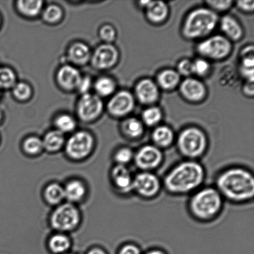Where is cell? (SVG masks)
I'll return each mask as SVG.
<instances>
[{
	"label": "cell",
	"mask_w": 254,
	"mask_h": 254,
	"mask_svg": "<svg viewBox=\"0 0 254 254\" xmlns=\"http://www.w3.org/2000/svg\"><path fill=\"white\" fill-rule=\"evenodd\" d=\"M94 88L98 96L107 97L114 93L116 88L115 81L108 77H101L94 83Z\"/></svg>",
	"instance_id": "obj_28"
},
{
	"label": "cell",
	"mask_w": 254,
	"mask_h": 254,
	"mask_svg": "<svg viewBox=\"0 0 254 254\" xmlns=\"http://www.w3.org/2000/svg\"><path fill=\"white\" fill-rule=\"evenodd\" d=\"M12 94L17 100L24 101L28 100L32 95V88L29 84L16 83L12 88Z\"/></svg>",
	"instance_id": "obj_35"
},
{
	"label": "cell",
	"mask_w": 254,
	"mask_h": 254,
	"mask_svg": "<svg viewBox=\"0 0 254 254\" xmlns=\"http://www.w3.org/2000/svg\"><path fill=\"white\" fill-rule=\"evenodd\" d=\"M141 250L138 246L134 244L129 243L124 245L121 248L119 254H141Z\"/></svg>",
	"instance_id": "obj_43"
},
{
	"label": "cell",
	"mask_w": 254,
	"mask_h": 254,
	"mask_svg": "<svg viewBox=\"0 0 254 254\" xmlns=\"http://www.w3.org/2000/svg\"><path fill=\"white\" fill-rule=\"evenodd\" d=\"M215 188L224 200L238 204L250 202L254 196V174L244 167H230L216 176Z\"/></svg>",
	"instance_id": "obj_1"
},
{
	"label": "cell",
	"mask_w": 254,
	"mask_h": 254,
	"mask_svg": "<svg viewBox=\"0 0 254 254\" xmlns=\"http://www.w3.org/2000/svg\"><path fill=\"white\" fill-rule=\"evenodd\" d=\"M2 119V113L1 111H0V122H1Z\"/></svg>",
	"instance_id": "obj_47"
},
{
	"label": "cell",
	"mask_w": 254,
	"mask_h": 254,
	"mask_svg": "<svg viewBox=\"0 0 254 254\" xmlns=\"http://www.w3.org/2000/svg\"><path fill=\"white\" fill-rule=\"evenodd\" d=\"M104 104L100 97L90 93L83 94L77 106L79 118L84 122L95 120L103 113Z\"/></svg>",
	"instance_id": "obj_11"
},
{
	"label": "cell",
	"mask_w": 254,
	"mask_h": 254,
	"mask_svg": "<svg viewBox=\"0 0 254 254\" xmlns=\"http://www.w3.org/2000/svg\"><path fill=\"white\" fill-rule=\"evenodd\" d=\"M163 183L153 172L140 171L133 176L132 191L145 200H151L158 196Z\"/></svg>",
	"instance_id": "obj_6"
},
{
	"label": "cell",
	"mask_w": 254,
	"mask_h": 254,
	"mask_svg": "<svg viewBox=\"0 0 254 254\" xmlns=\"http://www.w3.org/2000/svg\"><path fill=\"white\" fill-rule=\"evenodd\" d=\"M44 148L49 152H56L60 150L64 146V133L57 129L49 131L45 136L43 140Z\"/></svg>",
	"instance_id": "obj_25"
},
{
	"label": "cell",
	"mask_w": 254,
	"mask_h": 254,
	"mask_svg": "<svg viewBox=\"0 0 254 254\" xmlns=\"http://www.w3.org/2000/svg\"><path fill=\"white\" fill-rule=\"evenodd\" d=\"M241 74L250 82L254 81V57L253 46H248L244 49L241 60Z\"/></svg>",
	"instance_id": "obj_22"
},
{
	"label": "cell",
	"mask_w": 254,
	"mask_h": 254,
	"mask_svg": "<svg viewBox=\"0 0 254 254\" xmlns=\"http://www.w3.org/2000/svg\"><path fill=\"white\" fill-rule=\"evenodd\" d=\"M221 29L229 39L238 41L243 35V30L237 20L232 16H226L221 20ZM226 37V38H227Z\"/></svg>",
	"instance_id": "obj_21"
},
{
	"label": "cell",
	"mask_w": 254,
	"mask_h": 254,
	"mask_svg": "<svg viewBox=\"0 0 254 254\" xmlns=\"http://www.w3.org/2000/svg\"><path fill=\"white\" fill-rule=\"evenodd\" d=\"M218 21V15L213 10L205 7L196 9L187 17L183 34L188 39L201 38L211 33Z\"/></svg>",
	"instance_id": "obj_4"
},
{
	"label": "cell",
	"mask_w": 254,
	"mask_h": 254,
	"mask_svg": "<svg viewBox=\"0 0 254 254\" xmlns=\"http://www.w3.org/2000/svg\"><path fill=\"white\" fill-rule=\"evenodd\" d=\"M181 93L190 101H199L205 96L206 89L202 82L195 78H188L181 84Z\"/></svg>",
	"instance_id": "obj_17"
},
{
	"label": "cell",
	"mask_w": 254,
	"mask_h": 254,
	"mask_svg": "<svg viewBox=\"0 0 254 254\" xmlns=\"http://www.w3.org/2000/svg\"><path fill=\"white\" fill-rule=\"evenodd\" d=\"M0 24H1V18H0Z\"/></svg>",
	"instance_id": "obj_48"
},
{
	"label": "cell",
	"mask_w": 254,
	"mask_h": 254,
	"mask_svg": "<svg viewBox=\"0 0 254 254\" xmlns=\"http://www.w3.org/2000/svg\"><path fill=\"white\" fill-rule=\"evenodd\" d=\"M206 171L200 162L186 159L176 164L164 176L163 187L171 195L192 194L202 188Z\"/></svg>",
	"instance_id": "obj_2"
},
{
	"label": "cell",
	"mask_w": 254,
	"mask_h": 254,
	"mask_svg": "<svg viewBox=\"0 0 254 254\" xmlns=\"http://www.w3.org/2000/svg\"><path fill=\"white\" fill-rule=\"evenodd\" d=\"M92 86V80L90 77L84 76L82 77V78L79 83L78 88V90L79 93L83 94L89 93L88 92L89 89L91 88Z\"/></svg>",
	"instance_id": "obj_41"
},
{
	"label": "cell",
	"mask_w": 254,
	"mask_h": 254,
	"mask_svg": "<svg viewBox=\"0 0 254 254\" xmlns=\"http://www.w3.org/2000/svg\"><path fill=\"white\" fill-rule=\"evenodd\" d=\"M135 93L139 101L144 104L155 103L159 94L158 86L149 79L139 81L136 86Z\"/></svg>",
	"instance_id": "obj_16"
},
{
	"label": "cell",
	"mask_w": 254,
	"mask_h": 254,
	"mask_svg": "<svg viewBox=\"0 0 254 254\" xmlns=\"http://www.w3.org/2000/svg\"><path fill=\"white\" fill-rule=\"evenodd\" d=\"M49 245L52 253L59 254L66 252L70 248L71 242L67 236L56 235L50 240Z\"/></svg>",
	"instance_id": "obj_30"
},
{
	"label": "cell",
	"mask_w": 254,
	"mask_h": 254,
	"mask_svg": "<svg viewBox=\"0 0 254 254\" xmlns=\"http://www.w3.org/2000/svg\"><path fill=\"white\" fill-rule=\"evenodd\" d=\"M123 130L127 137L130 139H138L143 135L144 127L140 121L135 118L128 119L123 125Z\"/></svg>",
	"instance_id": "obj_27"
},
{
	"label": "cell",
	"mask_w": 254,
	"mask_h": 254,
	"mask_svg": "<svg viewBox=\"0 0 254 254\" xmlns=\"http://www.w3.org/2000/svg\"><path fill=\"white\" fill-rule=\"evenodd\" d=\"M64 198L71 202L81 200L85 195L86 188L81 182L72 181L64 189Z\"/></svg>",
	"instance_id": "obj_23"
},
{
	"label": "cell",
	"mask_w": 254,
	"mask_h": 254,
	"mask_svg": "<svg viewBox=\"0 0 254 254\" xmlns=\"http://www.w3.org/2000/svg\"><path fill=\"white\" fill-rule=\"evenodd\" d=\"M134 107L133 95L127 91H121L114 95L108 104L109 113L114 116L123 117L131 113Z\"/></svg>",
	"instance_id": "obj_13"
},
{
	"label": "cell",
	"mask_w": 254,
	"mask_h": 254,
	"mask_svg": "<svg viewBox=\"0 0 254 254\" xmlns=\"http://www.w3.org/2000/svg\"><path fill=\"white\" fill-rule=\"evenodd\" d=\"M177 147L179 153L186 159L198 161L207 150L208 139L201 129L190 127L179 134Z\"/></svg>",
	"instance_id": "obj_5"
},
{
	"label": "cell",
	"mask_w": 254,
	"mask_h": 254,
	"mask_svg": "<svg viewBox=\"0 0 254 254\" xmlns=\"http://www.w3.org/2000/svg\"><path fill=\"white\" fill-rule=\"evenodd\" d=\"M232 46L230 41L223 36H214L200 42L197 47L198 53L206 58L222 60L230 55Z\"/></svg>",
	"instance_id": "obj_9"
},
{
	"label": "cell",
	"mask_w": 254,
	"mask_h": 254,
	"mask_svg": "<svg viewBox=\"0 0 254 254\" xmlns=\"http://www.w3.org/2000/svg\"><path fill=\"white\" fill-rule=\"evenodd\" d=\"M94 138L88 132L81 131L72 135L66 144V152L69 158L80 160L88 157L93 150Z\"/></svg>",
	"instance_id": "obj_10"
},
{
	"label": "cell",
	"mask_w": 254,
	"mask_h": 254,
	"mask_svg": "<svg viewBox=\"0 0 254 254\" xmlns=\"http://www.w3.org/2000/svg\"><path fill=\"white\" fill-rule=\"evenodd\" d=\"M178 73L188 76L193 73V62L188 59H184L178 64Z\"/></svg>",
	"instance_id": "obj_40"
},
{
	"label": "cell",
	"mask_w": 254,
	"mask_h": 254,
	"mask_svg": "<svg viewBox=\"0 0 254 254\" xmlns=\"http://www.w3.org/2000/svg\"><path fill=\"white\" fill-rule=\"evenodd\" d=\"M175 136L172 129L167 126L157 127L152 133V140L154 146L161 150L168 148L173 144Z\"/></svg>",
	"instance_id": "obj_19"
},
{
	"label": "cell",
	"mask_w": 254,
	"mask_h": 254,
	"mask_svg": "<svg viewBox=\"0 0 254 254\" xmlns=\"http://www.w3.org/2000/svg\"><path fill=\"white\" fill-rule=\"evenodd\" d=\"M146 8L147 17L154 23L164 21L169 13L168 6L161 1H149Z\"/></svg>",
	"instance_id": "obj_20"
},
{
	"label": "cell",
	"mask_w": 254,
	"mask_h": 254,
	"mask_svg": "<svg viewBox=\"0 0 254 254\" xmlns=\"http://www.w3.org/2000/svg\"><path fill=\"white\" fill-rule=\"evenodd\" d=\"M237 5L245 11H253L254 9V1H238Z\"/></svg>",
	"instance_id": "obj_44"
},
{
	"label": "cell",
	"mask_w": 254,
	"mask_h": 254,
	"mask_svg": "<svg viewBox=\"0 0 254 254\" xmlns=\"http://www.w3.org/2000/svg\"><path fill=\"white\" fill-rule=\"evenodd\" d=\"M164 161L163 150L154 144H146L134 153L133 162L137 168L143 172H153Z\"/></svg>",
	"instance_id": "obj_8"
},
{
	"label": "cell",
	"mask_w": 254,
	"mask_h": 254,
	"mask_svg": "<svg viewBox=\"0 0 254 254\" xmlns=\"http://www.w3.org/2000/svg\"><path fill=\"white\" fill-rule=\"evenodd\" d=\"M87 254H107L103 250L99 248H94L89 251Z\"/></svg>",
	"instance_id": "obj_45"
},
{
	"label": "cell",
	"mask_w": 254,
	"mask_h": 254,
	"mask_svg": "<svg viewBox=\"0 0 254 254\" xmlns=\"http://www.w3.org/2000/svg\"><path fill=\"white\" fill-rule=\"evenodd\" d=\"M63 16L61 7L56 4H51L47 6L42 13V17L45 21L50 24L56 23L62 19Z\"/></svg>",
	"instance_id": "obj_32"
},
{
	"label": "cell",
	"mask_w": 254,
	"mask_h": 254,
	"mask_svg": "<svg viewBox=\"0 0 254 254\" xmlns=\"http://www.w3.org/2000/svg\"><path fill=\"white\" fill-rule=\"evenodd\" d=\"M180 81V75L178 71L173 69H166L161 71L158 76L159 85L166 90L176 88Z\"/></svg>",
	"instance_id": "obj_26"
},
{
	"label": "cell",
	"mask_w": 254,
	"mask_h": 254,
	"mask_svg": "<svg viewBox=\"0 0 254 254\" xmlns=\"http://www.w3.org/2000/svg\"><path fill=\"white\" fill-rule=\"evenodd\" d=\"M43 1L36 0H20L16 7L20 13L29 17H36L41 12Z\"/></svg>",
	"instance_id": "obj_24"
},
{
	"label": "cell",
	"mask_w": 254,
	"mask_h": 254,
	"mask_svg": "<svg viewBox=\"0 0 254 254\" xmlns=\"http://www.w3.org/2000/svg\"><path fill=\"white\" fill-rule=\"evenodd\" d=\"M23 148L26 153L35 155L39 153L44 148L43 143L42 140L37 137H29L24 141Z\"/></svg>",
	"instance_id": "obj_36"
},
{
	"label": "cell",
	"mask_w": 254,
	"mask_h": 254,
	"mask_svg": "<svg viewBox=\"0 0 254 254\" xmlns=\"http://www.w3.org/2000/svg\"><path fill=\"white\" fill-rule=\"evenodd\" d=\"M45 198L51 205H57L64 198V189L59 184H50L45 190Z\"/></svg>",
	"instance_id": "obj_29"
},
{
	"label": "cell",
	"mask_w": 254,
	"mask_h": 254,
	"mask_svg": "<svg viewBox=\"0 0 254 254\" xmlns=\"http://www.w3.org/2000/svg\"><path fill=\"white\" fill-rule=\"evenodd\" d=\"M119 52L111 44L99 46L91 57L92 65L99 70H104L115 65L119 60Z\"/></svg>",
	"instance_id": "obj_12"
},
{
	"label": "cell",
	"mask_w": 254,
	"mask_h": 254,
	"mask_svg": "<svg viewBox=\"0 0 254 254\" xmlns=\"http://www.w3.org/2000/svg\"><path fill=\"white\" fill-rule=\"evenodd\" d=\"M224 200L215 187H202L191 194L188 203L189 213L196 220L209 222L220 215Z\"/></svg>",
	"instance_id": "obj_3"
},
{
	"label": "cell",
	"mask_w": 254,
	"mask_h": 254,
	"mask_svg": "<svg viewBox=\"0 0 254 254\" xmlns=\"http://www.w3.org/2000/svg\"><path fill=\"white\" fill-rule=\"evenodd\" d=\"M193 73L198 75H205L210 69V64L205 59H197L193 62Z\"/></svg>",
	"instance_id": "obj_39"
},
{
	"label": "cell",
	"mask_w": 254,
	"mask_h": 254,
	"mask_svg": "<svg viewBox=\"0 0 254 254\" xmlns=\"http://www.w3.org/2000/svg\"><path fill=\"white\" fill-rule=\"evenodd\" d=\"M80 214L78 209L71 204L59 206L52 213L51 225L55 230L69 231L75 229L80 221Z\"/></svg>",
	"instance_id": "obj_7"
},
{
	"label": "cell",
	"mask_w": 254,
	"mask_h": 254,
	"mask_svg": "<svg viewBox=\"0 0 254 254\" xmlns=\"http://www.w3.org/2000/svg\"><path fill=\"white\" fill-rule=\"evenodd\" d=\"M55 124L58 130L62 133H69L73 131L76 126L74 119L68 114H62L57 117Z\"/></svg>",
	"instance_id": "obj_31"
},
{
	"label": "cell",
	"mask_w": 254,
	"mask_h": 254,
	"mask_svg": "<svg viewBox=\"0 0 254 254\" xmlns=\"http://www.w3.org/2000/svg\"><path fill=\"white\" fill-rule=\"evenodd\" d=\"M99 36L103 41L106 42V44H110L116 39V31L111 25H104L99 31Z\"/></svg>",
	"instance_id": "obj_38"
},
{
	"label": "cell",
	"mask_w": 254,
	"mask_h": 254,
	"mask_svg": "<svg viewBox=\"0 0 254 254\" xmlns=\"http://www.w3.org/2000/svg\"><path fill=\"white\" fill-rule=\"evenodd\" d=\"M69 61L78 65H84L90 61V50L86 44L76 42L72 44L68 49Z\"/></svg>",
	"instance_id": "obj_18"
},
{
	"label": "cell",
	"mask_w": 254,
	"mask_h": 254,
	"mask_svg": "<svg viewBox=\"0 0 254 254\" xmlns=\"http://www.w3.org/2000/svg\"><path fill=\"white\" fill-rule=\"evenodd\" d=\"M16 76L13 70L9 68L0 69V89L13 88L16 84Z\"/></svg>",
	"instance_id": "obj_33"
},
{
	"label": "cell",
	"mask_w": 254,
	"mask_h": 254,
	"mask_svg": "<svg viewBox=\"0 0 254 254\" xmlns=\"http://www.w3.org/2000/svg\"><path fill=\"white\" fill-rule=\"evenodd\" d=\"M146 254H166V253L158 249H154V250H149Z\"/></svg>",
	"instance_id": "obj_46"
},
{
	"label": "cell",
	"mask_w": 254,
	"mask_h": 254,
	"mask_svg": "<svg viewBox=\"0 0 254 254\" xmlns=\"http://www.w3.org/2000/svg\"><path fill=\"white\" fill-rule=\"evenodd\" d=\"M134 152L129 147H123L116 151L114 159L118 165L126 166L133 161Z\"/></svg>",
	"instance_id": "obj_34"
},
{
	"label": "cell",
	"mask_w": 254,
	"mask_h": 254,
	"mask_svg": "<svg viewBox=\"0 0 254 254\" xmlns=\"http://www.w3.org/2000/svg\"><path fill=\"white\" fill-rule=\"evenodd\" d=\"M0 69H1V68H0Z\"/></svg>",
	"instance_id": "obj_49"
},
{
	"label": "cell",
	"mask_w": 254,
	"mask_h": 254,
	"mask_svg": "<svg viewBox=\"0 0 254 254\" xmlns=\"http://www.w3.org/2000/svg\"><path fill=\"white\" fill-rule=\"evenodd\" d=\"M162 113L160 109L156 107L147 109L143 113L144 123L148 126H154L161 121Z\"/></svg>",
	"instance_id": "obj_37"
},
{
	"label": "cell",
	"mask_w": 254,
	"mask_h": 254,
	"mask_svg": "<svg viewBox=\"0 0 254 254\" xmlns=\"http://www.w3.org/2000/svg\"><path fill=\"white\" fill-rule=\"evenodd\" d=\"M133 176L126 166L116 164L112 171V179L114 185L121 192L124 193L132 192Z\"/></svg>",
	"instance_id": "obj_15"
},
{
	"label": "cell",
	"mask_w": 254,
	"mask_h": 254,
	"mask_svg": "<svg viewBox=\"0 0 254 254\" xmlns=\"http://www.w3.org/2000/svg\"><path fill=\"white\" fill-rule=\"evenodd\" d=\"M208 3L213 9L218 11H225L232 5V1H208Z\"/></svg>",
	"instance_id": "obj_42"
},
{
	"label": "cell",
	"mask_w": 254,
	"mask_h": 254,
	"mask_svg": "<svg viewBox=\"0 0 254 254\" xmlns=\"http://www.w3.org/2000/svg\"><path fill=\"white\" fill-rule=\"evenodd\" d=\"M81 78L80 72L71 65L62 66L57 74V80L59 85L66 91L77 89Z\"/></svg>",
	"instance_id": "obj_14"
}]
</instances>
